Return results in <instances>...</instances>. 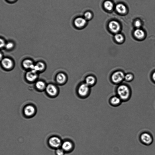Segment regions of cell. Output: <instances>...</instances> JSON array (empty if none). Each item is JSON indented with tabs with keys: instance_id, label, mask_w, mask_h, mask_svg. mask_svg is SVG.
Returning a JSON list of instances; mask_svg holds the SVG:
<instances>
[{
	"instance_id": "6da1fadb",
	"label": "cell",
	"mask_w": 155,
	"mask_h": 155,
	"mask_svg": "<svg viewBox=\"0 0 155 155\" xmlns=\"http://www.w3.org/2000/svg\"><path fill=\"white\" fill-rule=\"evenodd\" d=\"M116 93L123 102L128 101L130 98V90L128 87L125 85H119L116 89Z\"/></svg>"
},
{
	"instance_id": "7a4b0ae2",
	"label": "cell",
	"mask_w": 155,
	"mask_h": 155,
	"mask_svg": "<svg viewBox=\"0 0 155 155\" xmlns=\"http://www.w3.org/2000/svg\"><path fill=\"white\" fill-rule=\"evenodd\" d=\"M91 92V87L86 84L85 82L80 83L77 90V94L79 97L85 99L88 97Z\"/></svg>"
},
{
	"instance_id": "3957f363",
	"label": "cell",
	"mask_w": 155,
	"mask_h": 155,
	"mask_svg": "<svg viewBox=\"0 0 155 155\" xmlns=\"http://www.w3.org/2000/svg\"><path fill=\"white\" fill-rule=\"evenodd\" d=\"M125 75L124 72L122 71H115L111 76V80L115 84H119L125 79Z\"/></svg>"
},
{
	"instance_id": "277c9868",
	"label": "cell",
	"mask_w": 155,
	"mask_h": 155,
	"mask_svg": "<svg viewBox=\"0 0 155 155\" xmlns=\"http://www.w3.org/2000/svg\"><path fill=\"white\" fill-rule=\"evenodd\" d=\"M140 141L144 144L149 145L153 142V138L152 135L147 132H144L140 135Z\"/></svg>"
},
{
	"instance_id": "5b68a950",
	"label": "cell",
	"mask_w": 155,
	"mask_h": 155,
	"mask_svg": "<svg viewBox=\"0 0 155 155\" xmlns=\"http://www.w3.org/2000/svg\"><path fill=\"white\" fill-rule=\"evenodd\" d=\"M62 147L65 152H70L74 150L75 145L74 143L71 140H67L62 144Z\"/></svg>"
},
{
	"instance_id": "8992f818",
	"label": "cell",
	"mask_w": 155,
	"mask_h": 155,
	"mask_svg": "<svg viewBox=\"0 0 155 155\" xmlns=\"http://www.w3.org/2000/svg\"><path fill=\"white\" fill-rule=\"evenodd\" d=\"M109 27L110 31L115 34L118 33L120 30V24L115 21L110 22L109 24Z\"/></svg>"
},
{
	"instance_id": "52a82bcc",
	"label": "cell",
	"mask_w": 155,
	"mask_h": 155,
	"mask_svg": "<svg viewBox=\"0 0 155 155\" xmlns=\"http://www.w3.org/2000/svg\"><path fill=\"white\" fill-rule=\"evenodd\" d=\"M1 65L4 68L9 70L12 68L14 64L11 59L9 58H6L2 59Z\"/></svg>"
},
{
	"instance_id": "ba28073f",
	"label": "cell",
	"mask_w": 155,
	"mask_h": 155,
	"mask_svg": "<svg viewBox=\"0 0 155 155\" xmlns=\"http://www.w3.org/2000/svg\"><path fill=\"white\" fill-rule=\"evenodd\" d=\"M122 102V100L116 95L111 97L109 100L110 105L114 107L119 106Z\"/></svg>"
},
{
	"instance_id": "9c48e42d",
	"label": "cell",
	"mask_w": 155,
	"mask_h": 155,
	"mask_svg": "<svg viewBox=\"0 0 155 155\" xmlns=\"http://www.w3.org/2000/svg\"><path fill=\"white\" fill-rule=\"evenodd\" d=\"M47 93L51 96H55L58 93V89L54 85L50 84L47 85L46 88Z\"/></svg>"
},
{
	"instance_id": "30bf717a",
	"label": "cell",
	"mask_w": 155,
	"mask_h": 155,
	"mask_svg": "<svg viewBox=\"0 0 155 155\" xmlns=\"http://www.w3.org/2000/svg\"><path fill=\"white\" fill-rule=\"evenodd\" d=\"M37 72L33 70L27 72L26 75V80L30 82H33L35 81L38 77Z\"/></svg>"
},
{
	"instance_id": "8fae6325",
	"label": "cell",
	"mask_w": 155,
	"mask_h": 155,
	"mask_svg": "<svg viewBox=\"0 0 155 155\" xmlns=\"http://www.w3.org/2000/svg\"><path fill=\"white\" fill-rule=\"evenodd\" d=\"M49 143L51 146L55 148L59 147L62 144L60 139L56 137L51 138L49 140Z\"/></svg>"
},
{
	"instance_id": "7c38bea8",
	"label": "cell",
	"mask_w": 155,
	"mask_h": 155,
	"mask_svg": "<svg viewBox=\"0 0 155 155\" xmlns=\"http://www.w3.org/2000/svg\"><path fill=\"white\" fill-rule=\"evenodd\" d=\"M85 83L90 87L94 85L96 82V79L94 76L90 75L87 76L85 80Z\"/></svg>"
},
{
	"instance_id": "4fadbf2b",
	"label": "cell",
	"mask_w": 155,
	"mask_h": 155,
	"mask_svg": "<svg viewBox=\"0 0 155 155\" xmlns=\"http://www.w3.org/2000/svg\"><path fill=\"white\" fill-rule=\"evenodd\" d=\"M56 79L58 83L63 84L66 83L67 80V77L64 73L60 72L57 75Z\"/></svg>"
},
{
	"instance_id": "5bb4252c",
	"label": "cell",
	"mask_w": 155,
	"mask_h": 155,
	"mask_svg": "<svg viewBox=\"0 0 155 155\" xmlns=\"http://www.w3.org/2000/svg\"><path fill=\"white\" fill-rule=\"evenodd\" d=\"M86 23V20L84 18L79 17L76 18L75 21V26L78 28H81L85 26Z\"/></svg>"
},
{
	"instance_id": "9a60e30c",
	"label": "cell",
	"mask_w": 155,
	"mask_h": 155,
	"mask_svg": "<svg viewBox=\"0 0 155 155\" xmlns=\"http://www.w3.org/2000/svg\"><path fill=\"white\" fill-rule=\"evenodd\" d=\"M22 65L24 68L26 69H30L32 70L33 69L34 65L33 62L30 60L27 59L24 60L23 62Z\"/></svg>"
},
{
	"instance_id": "2e32d148",
	"label": "cell",
	"mask_w": 155,
	"mask_h": 155,
	"mask_svg": "<svg viewBox=\"0 0 155 155\" xmlns=\"http://www.w3.org/2000/svg\"><path fill=\"white\" fill-rule=\"evenodd\" d=\"M35 112V109L31 105L26 107L24 110V113L27 116H31L33 115Z\"/></svg>"
},
{
	"instance_id": "e0dca14e",
	"label": "cell",
	"mask_w": 155,
	"mask_h": 155,
	"mask_svg": "<svg viewBox=\"0 0 155 155\" xmlns=\"http://www.w3.org/2000/svg\"><path fill=\"white\" fill-rule=\"evenodd\" d=\"M114 39L116 43L119 44H121L124 42L125 38L122 34L118 33L115 34L114 36Z\"/></svg>"
},
{
	"instance_id": "ac0fdd59",
	"label": "cell",
	"mask_w": 155,
	"mask_h": 155,
	"mask_svg": "<svg viewBox=\"0 0 155 155\" xmlns=\"http://www.w3.org/2000/svg\"><path fill=\"white\" fill-rule=\"evenodd\" d=\"M45 66L44 63L42 62H38L34 65L32 70H35L36 72H41L45 69Z\"/></svg>"
},
{
	"instance_id": "d6986e66",
	"label": "cell",
	"mask_w": 155,
	"mask_h": 155,
	"mask_svg": "<svg viewBox=\"0 0 155 155\" xmlns=\"http://www.w3.org/2000/svg\"><path fill=\"white\" fill-rule=\"evenodd\" d=\"M116 11L121 14H124L127 11V8L126 6L123 4H119L116 7Z\"/></svg>"
},
{
	"instance_id": "ffe728a7",
	"label": "cell",
	"mask_w": 155,
	"mask_h": 155,
	"mask_svg": "<svg viewBox=\"0 0 155 155\" xmlns=\"http://www.w3.org/2000/svg\"><path fill=\"white\" fill-rule=\"evenodd\" d=\"M145 35L144 31L140 28L136 30L134 32V35L138 39H141L144 37Z\"/></svg>"
},
{
	"instance_id": "44dd1931",
	"label": "cell",
	"mask_w": 155,
	"mask_h": 155,
	"mask_svg": "<svg viewBox=\"0 0 155 155\" xmlns=\"http://www.w3.org/2000/svg\"><path fill=\"white\" fill-rule=\"evenodd\" d=\"M36 86L37 89L40 90H42L46 88L45 82L42 81H37L36 84Z\"/></svg>"
},
{
	"instance_id": "7402d4cb",
	"label": "cell",
	"mask_w": 155,
	"mask_h": 155,
	"mask_svg": "<svg viewBox=\"0 0 155 155\" xmlns=\"http://www.w3.org/2000/svg\"><path fill=\"white\" fill-rule=\"evenodd\" d=\"M104 5L105 8L109 11L112 10L113 8V4L110 1H105L104 3Z\"/></svg>"
},
{
	"instance_id": "603a6c76",
	"label": "cell",
	"mask_w": 155,
	"mask_h": 155,
	"mask_svg": "<svg viewBox=\"0 0 155 155\" xmlns=\"http://www.w3.org/2000/svg\"><path fill=\"white\" fill-rule=\"evenodd\" d=\"M133 78V76L130 74H128L125 75V79L126 81H131Z\"/></svg>"
},
{
	"instance_id": "cb8c5ba5",
	"label": "cell",
	"mask_w": 155,
	"mask_h": 155,
	"mask_svg": "<svg viewBox=\"0 0 155 155\" xmlns=\"http://www.w3.org/2000/svg\"><path fill=\"white\" fill-rule=\"evenodd\" d=\"M14 46V43L12 42H9L6 43L5 47L7 50H11L12 49Z\"/></svg>"
},
{
	"instance_id": "d4e9b609",
	"label": "cell",
	"mask_w": 155,
	"mask_h": 155,
	"mask_svg": "<svg viewBox=\"0 0 155 155\" xmlns=\"http://www.w3.org/2000/svg\"><path fill=\"white\" fill-rule=\"evenodd\" d=\"M92 17V14L89 12H87L85 13L84 17L86 20H89Z\"/></svg>"
},
{
	"instance_id": "484cf974",
	"label": "cell",
	"mask_w": 155,
	"mask_h": 155,
	"mask_svg": "<svg viewBox=\"0 0 155 155\" xmlns=\"http://www.w3.org/2000/svg\"><path fill=\"white\" fill-rule=\"evenodd\" d=\"M65 151L62 149H58L56 151V154L57 155H64Z\"/></svg>"
},
{
	"instance_id": "4316f807",
	"label": "cell",
	"mask_w": 155,
	"mask_h": 155,
	"mask_svg": "<svg viewBox=\"0 0 155 155\" xmlns=\"http://www.w3.org/2000/svg\"><path fill=\"white\" fill-rule=\"evenodd\" d=\"M142 24L140 21L137 20L134 23V25L136 27L139 28L142 26Z\"/></svg>"
},
{
	"instance_id": "83f0119b",
	"label": "cell",
	"mask_w": 155,
	"mask_h": 155,
	"mask_svg": "<svg viewBox=\"0 0 155 155\" xmlns=\"http://www.w3.org/2000/svg\"><path fill=\"white\" fill-rule=\"evenodd\" d=\"M6 43L5 42L4 40L3 39H1V48H3L5 46Z\"/></svg>"
},
{
	"instance_id": "f1b7e54d",
	"label": "cell",
	"mask_w": 155,
	"mask_h": 155,
	"mask_svg": "<svg viewBox=\"0 0 155 155\" xmlns=\"http://www.w3.org/2000/svg\"><path fill=\"white\" fill-rule=\"evenodd\" d=\"M8 2L10 3H13L16 2L17 0H6Z\"/></svg>"
},
{
	"instance_id": "f546056e",
	"label": "cell",
	"mask_w": 155,
	"mask_h": 155,
	"mask_svg": "<svg viewBox=\"0 0 155 155\" xmlns=\"http://www.w3.org/2000/svg\"><path fill=\"white\" fill-rule=\"evenodd\" d=\"M153 79L155 81V72H154L152 75Z\"/></svg>"
}]
</instances>
